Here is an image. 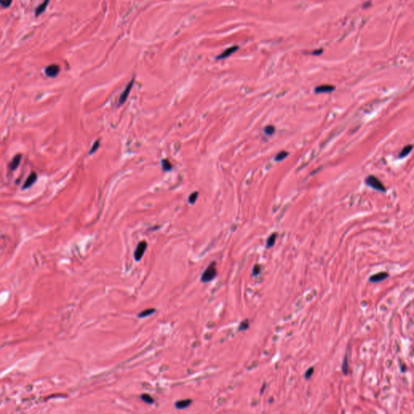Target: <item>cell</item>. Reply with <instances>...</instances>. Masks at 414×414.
<instances>
[{
  "label": "cell",
  "instance_id": "cell-1",
  "mask_svg": "<svg viewBox=\"0 0 414 414\" xmlns=\"http://www.w3.org/2000/svg\"><path fill=\"white\" fill-rule=\"evenodd\" d=\"M216 275H217L216 263H215V262H212L211 264H210V265H209L208 267L206 268V270L203 272V274H202V277H201V281H202V282H209V281H212L214 277H216Z\"/></svg>",
  "mask_w": 414,
  "mask_h": 414
},
{
  "label": "cell",
  "instance_id": "cell-2",
  "mask_svg": "<svg viewBox=\"0 0 414 414\" xmlns=\"http://www.w3.org/2000/svg\"><path fill=\"white\" fill-rule=\"evenodd\" d=\"M366 183H367V185L371 186V188H375L376 190L380 191V192H385L386 191V188H385L383 184L375 176H369V177H367L366 178Z\"/></svg>",
  "mask_w": 414,
  "mask_h": 414
},
{
  "label": "cell",
  "instance_id": "cell-3",
  "mask_svg": "<svg viewBox=\"0 0 414 414\" xmlns=\"http://www.w3.org/2000/svg\"><path fill=\"white\" fill-rule=\"evenodd\" d=\"M147 248V244L146 241H141L139 244H138L137 248L135 249L134 252V259L135 261H140L141 258L143 257V256L144 255V252L146 251Z\"/></svg>",
  "mask_w": 414,
  "mask_h": 414
},
{
  "label": "cell",
  "instance_id": "cell-4",
  "mask_svg": "<svg viewBox=\"0 0 414 414\" xmlns=\"http://www.w3.org/2000/svg\"><path fill=\"white\" fill-rule=\"evenodd\" d=\"M133 84H134V79L133 80H131L130 83H129V84L126 86V87H125V90L123 91L121 95H120V98H119V105H122V104L125 103L126 99L128 98V96H129L131 89H132Z\"/></svg>",
  "mask_w": 414,
  "mask_h": 414
},
{
  "label": "cell",
  "instance_id": "cell-5",
  "mask_svg": "<svg viewBox=\"0 0 414 414\" xmlns=\"http://www.w3.org/2000/svg\"><path fill=\"white\" fill-rule=\"evenodd\" d=\"M60 68L58 65H50L49 66L46 68V75L49 76V77H55V76L58 75V74L59 73Z\"/></svg>",
  "mask_w": 414,
  "mask_h": 414
},
{
  "label": "cell",
  "instance_id": "cell-6",
  "mask_svg": "<svg viewBox=\"0 0 414 414\" xmlns=\"http://www.w3.org/2000/svg\"><path fill=\"white\" fill-rule=\"evenodd\" d=\"M238 49H239V46H231V47L228 48V49H226V50H224L220 55H218V57H217V59H224V58H228L229 56H231V54H234L235 52H236V50H238Z\"/></svg>",
  "mask_w": 414,
  "mask_h": 414
},
{
  "label": "cell",
  "instance_id": "cell-7",
  "mask_svg": "<svg viewBox=\"0 0 414 414\" xmlns=\"http://www.w3.org/2000/svg\"><path fill=\"white\" fill-rule=\"evenodd\" d=\"M334 90H335L334 86L324 84V85H320L315 87V93H329V92H331V91H334Z\"/></svg>",
  "mask_w": 414,
  "mask_h": 414
},
{
  "label": "cell",
  "instance_id": "cell-8",
  "mask_svg": "<svg viewBox=\"0 0 414 414\" xmlns=\"http://www.w3.org/2000/svg\"><path fill=\"white\" fill-rule=\"evenodd\" d=\"M389 276V274L387 273H385V272H381V273H378V274H374V275L371 276L370 277V281L371 282H379L381 281H383L386 278H387V277Z\"/></svg>",
  "mask_w": 414,
  "mask_h": 414
},
{
  "label": "cell",
  "instance_id": "cell-9",
  "mask_svg": "<svg viewBox=\"0 0 414 414\" xmlns=\"http://www.w3.org/2000/svg\"><path fill=\"white\" fill-rule=\"evenodd\" d=\"M37 179V175L36 173H32L31 174L28 176V177L27 178V180H25V182H24V185H23V188H28L29 187H31L34 183L36 182Z\"/></svg>",
  "mask_w": 414,
  "mask_h": 414
},
{
  "label": "cell",
  "instance_id": "cell-10",
  "mask_svg": "<svg viewBox=\"0 0 414 414\" xmlns=\"http://www.w3.org/2000/svg\"><path fill=\"white\" fill-rule=\"evenodd\" d=\"M192 404V400L188 399V400H179L177 402H176L175 404V407L178 409H184V408H186L187 407H188L190 404Z\"/></svg>",
  "mask_w": 414,
  "mask_h": 414
},
{
  "label": "cell",
  "instance_id": "cell-11",
  "mask_svg": "<svg viewBox=\"0 0 414 414\" xmlns=\"http://www.w3.org/2000/svg\"><path fill=\"white\" fill-rule=\"evenodd\" d=\"M20 160H21V155H16L14 158H12V162L9 164V168L11 170H16L20 164Z\"/></svg>",
  "mask_w": 414,
  "mask_h": 414
},
{
  "label": "cell",
  "instance_id": "cell-12",
  "mask_svg": "<svg viewBox=\"0 0 414 414\" xmlns=\"http://www.w3.org/2000/svg\"><path fill=\"white\" fill-rule=\"evenodd\" d=\"M49 2H50V0H45L41 5H39V6L37 7V8L36 9V12H35L37 16H40L41 13H43V12H45V10H46V7H47Z\"/></svg>",
  "mask_w": 414,
  "mask_h": 414
},
{
  "label": "cell",
  "instance_id": "cell-13",
  "mask_svg": "<svg viewBox=\"0 0 414 414\" xmlns=\"http://www.w3.org/2000/svg\"><path fill=\"white\" fill-rule=\"evenodd\" d=\"M412 149H413V146H412V145H408L406 147H404V148L402 149V151H400V155H399V158H404V157L407 156V155L412 151Z\"/></svg>",
  "mask_w": 414,
  "mask_h": 414
},
{
  "label": "cell",
  "instance_id": "cell-14",
  "mask_svg": "<svg viewBox=\"0 0 414 414\" xmlns=\"http://www.w3.org/2000/svg\"><path fill=\"white\" fill-rule=\"evenodd\" d=\"M277 233H274V234H272L271 236L269 237V239H268L267 240V244H266V247H267V248H271V247L274 246V244H275L276 239H277Z\"/></svg>",
  "mask_w": 414,
  "mask_h": 414
},
{
  "label": "cell",
  "instance_id": "cell-15",
  "mask_svg": "<svg viewBox=\"0 0 414 414\" xmlns=\"http://www.w3.org/2000/svg\"><path fill=\"white\" fill-rule=\"evenodd\" d=\"M155 309L154 308H151V309H146L144 311H143L142 312L139 314V318H144V317H147L148 315H152L153 313H155Z\"/></svg>",
  "mask_w": 414,
  "mask_h": 414
},
{
  "label": "cell",
  "instance_id": "cell-16",
  "mask_svg": "<svg viewBox=\"0 0 414 414\" xmlns=\"http://www.w3.org/2000/svg\"><path fill=\"white\" fill-rule=\"evenodd\" d=\"M162 168L163 171H170L173 168V165L169 162L168 159H163L162 160Z\"/></svg>",
  "mask_w": 414,
  "mask_h": 414
},
{
  "label": "cell",
  "instance_id": "cell-17",
  "mask_svg": "<svg viewBox=\"0 0 414 414\" xmlns=\"http://www.w3.org/2000/svg\"><path fill=\"white\" fill-rule=\"evenodd\" d=\"M141 399L146 403H148V404H152L154 402V399L151 397L150 395L148 394H143L141 396Z\"/></svg>",
  "mask_w": 414,
  "mask_h": 414
},
{
  "label": "cell",
  "instance_id": "cell-18",
  "mask_svg": "<svg viewBox=\"0 0 414 414\" xmlns=\"http://www.w3.org/2000/svg\"><path fill=\"white\" fill-rule=\"evenodd\" d=\"M287 155H288V153L286 152V151H281V152H279V153H278V154H277V155H276V157H275V160H276V161H281V160H282V159H284V158H285V157L287 156Z\"/></svg>",
  "mask_w": 414,
  "mask_h": 414
},
{
  "label": "cell",
  "instance_id": "cell-19",
  "mask_svg": "<svg viewBox=\"0 0 414 414\" xmlns=\"http://www.w3.org/2000/svg\"><path fill=\"white\" fill-rule=\"evenodd\" d=\"M274 131H275V128H274L273 125H267V126L264 129V132L267 135H271L274 133Z\"/></svg>",
  "mask_w": 414,
  "mask_h": 414
},
{
  "label": "cell",
  "instance_id": "cell-20",
  "mask_svg": "<svg viewBox=\"0 0 414 414\" xmlns=\"http://www.w3.org/2000/svg\"><path fill=\"white\" fill-rule=\"evenodd\" d=\"M348 368H349V366H348V361H347V356L345 357V359H344V362H343V365H342V371L343 373L346 375L347 373H348Z\"/></svg>",
  "mask_w": 414,
  "mask_h": 414
},
{
  "label": "cell",
  "instance_id": "cell-21",
  "mask_svg": "<svg viewBox=\"0 0 414 414\" xmlns=\"http://www.w3.org/2000/svg\"><path fill=\"white\" fill-rule=\"evenodd\" d=\"M248 326H249V324H248V319H246V320L241 322V324H240V327H239V330H240V331H242V330H245V329H248Z\"/></svg>",
  "mask_w": 414,
  "mask_h": 414
},
{
  "label": "cell",
  "instance_id": "cell-22",
  "mask_svg": "<svg viewBox=\"0 0 414 414\" xmlns=\"http://www.w3.org/2000/svg\"><path fill=\"white\" fill-rule=\"evenodd\" d=\"M99 146H100V140H96L95 143H94L93 146H92V147H91V150H90V152H89L90 154H93V153L95 152V151H96L98 148H99Z\"/></svg>",
  "mask_w": 414,
  "mask_h": 414
},
{
  "label": "cell",
  "instance_id": "cell-23",
  "mask_svg": "<svg viewBox=\"0 0 414 414\" xmlns=\"http://www.w3.org/2000/svg\"><path fill=\"white\" fill-rule=\"evenodd\" d=\"M197 196H198V192H193V193H192V194L189 196V200H188V201H189V202H190L191 204H193V203H194L195 201L197 200Z\"/></svg>",
  "mask_w": 414,
  "mask_h": 414
},
{
  "label": "cell",
  "instance_id": "cell-24",
  "mask_svg": "<svg viewBox=\"0 0 414 414\" xmlns=\"http://www.w3.org/2000/svg\"><path fill=\"white\" fill-rule=\"evenodd\" d=\"M261 268L260 265H255L253 268V270H252V275H257V274H260V272H261Z\"/></svg>",
  "mask_w": 414,
  "mask_h": 414
},
{
  "label": "cell",
  "instance_id": "cell-25",
  "mask_svg": "<svg viewBox=\"0 0 414 414\" xmlns=\"http://www.w3.org/2000/svg\"><path fill=\"white\" fill-rule=\"evenodd\" d=\"M12 0H1V4H2V7H8L12 3Z\"/></svg>",
  "mask_w": 414,
  "mask_h": 414
},
{
  "label": "cell",
  "instance_id": "cell-26",
  "mask_svg": "<svg viewBox=\"0 0 414 414\" xmlns=\"http://www.w3.org/2000/svg\"><path fill=\"white\" fill-rule=\"evenodd\" d=\"M313 372H314V368H313V367H311V368H310L309 370H308V371H307V372L305 373V377L307 378H309L312 375Z\"/></svg>",
  "mask_w": 414,
  "mask_h": 414
}]
</instances>
